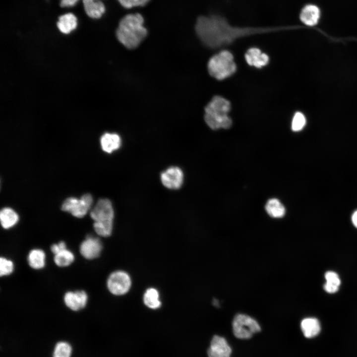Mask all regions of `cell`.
Returning <instances> with one entry per match:
<instances>
[{
    "instance_id": "22",
    "label": "cell",
    "mask_w": 357,
    "mask_h": 357,
    "mask_svg": "<svg viewBox=\"0 0 357 357\" xmlns=\"http://www.w3.org/2000/svg\"><path fill=\"white\" fill-rule=\"evenodd\" d=\"M326 283L324 285V290L328 293H335L338 291L341 281L338 274L333 271H328L325 274Z\"/></svg>"
},
{
    "instance_id": "4",
    "label": "cell",
    "mask_w": 357,
    "mask_h": 357,
    "mask_svg": "<svg viewBox=\"0 0 357 357\" xmlns=\"http://www.w3.org/2000/svg\"><path fill=\"white\" fill-rule=\"evenodd\" d=\"M237 68L233 55L226 50L213 56L207 63L209 74L218 80L230 77L236 72Z\"/></svg>"
},
{
    "instance_id": "20",
    "label": "cell",
    "mask_w": 357,
    "mask_h": 357,
    "mask_svg": "<svg viewBox=\"0 0 357 357\" xmlns=\"http://www.w3.org/2000/svg\"><path fill=\"white\" fill-rule=\"evenodd\" d=\"M45 253L40 249L31 250L28 255L29 266L34 269H41L45 265Z\"/></svg>"
},
{
    "instance_id": "12",
    "label": "cell",
    "mask_w": 357,
    "mask_h": 357,
    "mask_svg": "<svg viewBox=\"0 0 357 357\" xmlns=\"http://www.w3.org/2000/svg\"><path fill=\"white\" fill-rule=\"evenodd\" d=\"M232 349L226 340L219 336H214L207 351L208 357H230Z\"/></svg>"
},
{
    "instance_id": "9",
    "label": "cell",
    "mask_w": 357,
    "mask_h": 357,
    "mask_svg": "<svg viewBox=\"0 0 357 357\" xmlns=\"http://www.w3.org/2000/svg\"><path fill=\"white\" fill-rule=\"evenodd\" d=\"M162 184L171 189H177L181 187L183 180L182 170L177 167H171L161 175Z\"/></svg>"
},
{
    "instance_id": "25",
    "label": "cell",
    "mask_w": 357,
    "mask_h": 357,
    "mask_svg": "<svg viewBox=\"0 0 357 357\" xmlns=\"http://www.w3.org/2000/svg\"><path fill=\"white\" fill-rule=\"evenodd\" d=\"M72 348L66 342H59L55 346L53 357H70Z\"/></svg>"
},
{
    "instance_id": "10",
    "label": "cell",
    "mask_w": 357,
    "mask_h": 357,
    "mask_svg": "<svg viewBox=\"0 0 357 357\" xmlns=\"http://www.w3.org/2000/svg\"><path fill=\"white\" fill-rule=\"evenodd\" d=\"M79 249L83 257L91 260L100 255L102 249V244L99 238L89 236L82 242Z\"/></svg>"
},
{
    "instance_id": "19",
    "label": "cell",
    "mask_w": 357,
    "mask_h": 357,
    "mask_svg": "<svg viewBox=\"0 0 357 357\" xmlns=\"http://www.w3.org/2000/svg\"><path fill=\"white\" fill-rule=\"evenodd\" d=\"M0 220L1 226L5 229H8L16 225L19 220V217L13 209L6 207L0 211Z\"/></svg>"
},
{
    "instance_id": "1",
    "label": "cell",
    "mask_w": 357,
    "mask_h": 357,
    "mask_svg": "<svg viewBox=\"0 0 357 357\" xmlns=\"http://www.w3.org/2000/svg\"><path fill=\"white\" fill-rule=\"evenodd\" d=\"M278 27H238L232 25L224 17L219 15L199 16L195 29L202 43L212 49L231 45L238 39L284 29Z\"/></svg>"
},
{
    "instance_id": "5",
    "label": "cell",
    "mask_w": 357,
    "mask_h": 357,
    "mask_svg": "<svg viewBox=\"0 0 357 357\" xmlns=\"http://www.w3.org/2000/svg\"><path fill=\"white\" fill-rule=\"evenodd\" d=\"M232 326L235 336L241 339H249L253 334L261 330L255 319L243 314H237L234 317Z\"/></svg>"
},
{
    "instance_id": "30",
    "label": "cell",
    "mask_w": 357,
    "mask_h": 357,
    "mask_svg": "<svg viewBox=\"0 0 357 357\" xmlns=\"http://www.w3.org/2000/svg\"><path fill=\"white\" fill-rule=\"evenodd\" d=\"M65 249H66V246L64 241H60L58 243L54 244L51 247V250L54 254Z\"/></svg>"
},
{
    "instance_id": "2",
    "label": "cell",
    "mask_w": 357,
    "mask_h": 357,
    "mask_svg": "<svg viewBox=\"0 0 357 357\" xmlns=\"http://www.w3.org/2000/svg\"><path fill=\"white\" fill-rule=\"evenodd\" d=\"M143 23L144 19L139 13L126 15L120 21L116 30L118 40L126 48L135 49L147 34Z\"/></svg>"
},
{
    "instance_id": "31",
    "label": "cell",
    "mask_w": 357,
    "mask_h": 357,
    "mask_svg": "<svg viewBox=\"0 0 357 357\" xmlns=\"http://www.w3.org/2000/svg\"><path fill=\"white\" fill-rule=\"evenodd\" d=\"M78 0H61L60 5L61 7H71L75 5Z\"/></svg>"
},
{
    "instance_id": "3",
    "label": "cell",
    "mask_w": 357,
    "mask_h": 357,
    "mask_svg": "<svg viewBox=\"0 0 357 357\" xmlns=\"http://www.w3.org/2000/svg\"><path fill=\"white\" fill-rule=\"evenodd\" d=\"M231 108L230 102L220 95L214 96L204 109V120L213 130L230 128L232 119L229 116Z\"/></svg>"
},
{
    "instance_id": "21",
    "label": "cell",
    "mask_w": 357,
    "mask_h": 357,
    "mask_svg": "<svg viewBox=\"0 0 357 357\" xmlns=\"http://www.w3.org/2000/svg\"><path fill=\"white\" fill-rule=\"evenodd\" d=\"M265 210L270 216L275 218L283 217L286 213L284 206L276 198H272L267 201Z\"/></svg>"
},
{
    "instance_id": "34",
    "label": "cell",
    "mask_w": 357,
    "mask_h": 357,
    "mask_svg": "<svg viewBox=\"0 0 357 357\" xmlns=\"http://www.w3.org/2000/svg\"><path fill=\"white\" fill-rule=\"evenodd\" d=\"M89 0H83V2L89 1Z\"/></svg>"
},
{
    "instance_id": "6",
    "label": "cell",
    "mask_w": 357,
    "mask_h": 357,
    "mask_svg": "<svg viewBox=\"0 0 357 357\" xmlns=\"http://www.w3.org/2000/svg\"><path fill=\"white\" fill-rule=\"evenodd\" d=\"M92 203L91 195L87 193L82 195L79 199L75 197L67 198L61 205V210L80 218L86 214Z\"/></svg>"
},
{
    "instance_id": "8",
    "label": "cell",
    "mask_w": 357,
    "mask_h": 357,
    "mask_svg": "<svg viewBox=\"0 0 357 357\" xmlns=\"http://www.w3.org/2000/svg\"><path fill=\"white\" fill-rule=\"evenodd\" d=\"M94 222L113 223L114 211L111 202L106 198L100 199L90 213Z\"/></svg>"
},
{
    "instance_id": "28",
    "label": "cell",
    "mask_w": 357,
    "mask_h": 357,
    "mask_svg": "<svg viewBox=\"0 0 357 357\" xmlns=\"http://www.w3.org/2000/svg\"><path fill=\"white\" fill-rule=\"evenodd\" d=\"M13 264L12 261L4 257L0 258V276H7L10 274L13 270Z\"/></svg>"
},
{
    "instance_id": "11",
    "label": "cell",
    "mask_w": 357,
    "mask_h": 357,
    "mask_svg": "<svg viewBox=\"0 0 357 357\" xmlns=\"http://www.w3.org/2000/svg\"><path fill=\"white\" fill-rule=\"evenodd\" d=\"M88 300L86 293L83 291H69L64 296V302L67 307L73 311L83 309Z\"/></svg>"
},
{
    "instance_id": "32",
    "label": "cell",
    "mask_w": 357,
    "mask_h": 357,
    "mask_svg": "<svg viewBox=\"0 0 357 357\" xmlns=\"http://www.w3.org/2000/svg\"><path fill=\"white\" fill-rule=\"evenodd\" d=\"M352 221L354 226L357 228V210L355 211L353 214Z\"/></svg>"
},
{
    "instance_id": "16",
    "label": "cell",
    "mask_w": 357,
    "mask_h": 357,
    "mask_svg": "<svg viewBox=\"0 0 357 357\" xmlns=\"http://www.w3.org/2000/svg\"><path fill=\"white\" fill-rule=\"evenodd\" d=\"M300 327L304 336L307 338L316 336L321 330L319 322L315 318L303 319L301 322Z\"/></svg>"
},
{
    "instance_id": "13",
    "label": "cell",
    "mask_w": 357,
    "mask_h": 357,
    "mask_svg": "<svg viewBox=\"0 0 357 357\" xmlns=\"http://www.w3.org/2000/svg\"><path fill=\"white\" fill-rule=\"evenodd\" d=\"M245 60L247 63L256 68H262L269 63V57L258 48H249L246 52Z\"/></svg>"
},
{
    "instance_id": "15",
    "label": "cell",
    "mask_w": 357,
    "mask_h": 357,
    "mask_svg": "<svg viewBox=\"0 0 357 357\" xmlns=\"http://www.w3.org/2000/svg\"><path fill=\"white\" fill-rule=\"evenodd\" d=\"M121 138L116 133H106L100 139V144L102 150L108 153L118 150L121 145Z\"/></svg>"
},
{
    "instance_id": "27",
    "label": "cell",
    "mask_w": 357,
    "mask_h": 357,
    "mask_svg": "<svg viewBox=\"0 0 357 357\" xmlns=\"http://www.w3.org/2000/svg\"><path fill=\"white\" fill-rule=\"evenodd\" d=\"M93 227L96 233L99 236L107 237L111 236L113 230V223H101L94 222Z\"/></svg>"
},
{
    "instance_id": "23",
    "label": "cell",
    "mask_w": 357,
    "mask_h": 357,
    "mask_svg": "<svg viewBox=\"0 0 357 357\" xmlns=\"http://www.w3.org/2000/svg\"><path fill=\"white\" fill-rule=\"evenodd\" d=\"M143 301L147 307L152 309L158 308L161 305L159 293L154 288H150L146 290L143 296Z\"/></svg>"
},
{
    "instance_id": "29",
    "label": "cell",
    "mask_w": 357,
    "mask_h": 357,
    "mask_svg": "<svg viewBox=\"0 0 357 357\" xmlns=\"http://www.w3.org/2000/svg\"><path fill=\"white\" fill-rule=\"evenodd\" d=\"M120 4L126 8L146 5L150 0H118Z\"/></svg>"
},
{
    "instance_id": "26",
    "label": "cell",
    "mask_w": 357,
    "mask_h": 357,
    "mask_svg": "<svg viewBox=\"0 0 357 357\" xmlns=\"http://www.w3.org/2000/svg\"><path fill=\"white\" fill-rule=\"evenodd\" d=\"M306 124V119L304 115L299 112H296L292 119L291 128L294 131L301 130Z\"/></svg>"
},
{
    "instance_id": "17",
    "label": "cell",
    "mask_w": 357,
    "mask_h": 357,
    "mask_svg": "<svg viewBox=\"0 0 357 357\" xmlns=\"http://www.w3.org/2000/svg\"><path fill=\"white\" fill-rule=\"evenodd\" d=\"M77 25L76 17L71 13L60 16L57 22V26L60 31L64 34H68L74 30Z\"/></svg>"
},
{
    "instance_id": "33",
    "label": "cell",
    "mask_w": 357,
    "mask_h": 357,
    "mask_svg": "<svg viewBox=\"0 0 357 357\" xmlns=\"http://www.w3.org/2000/svg\"><path fill=\"white\" fill-rule=\"evenodd\" d=\"M213 304L214 306L218 307L220 305L219 301L218 299L214 298L213 300Z\"/></svg>"
},
{
    "instance_id": "18",
    "label": "cell",
    "mask_w": 357,
    "mask_h": 357,
    "mask_svg": "<svg viewBox=\"0 0 357 357\" xmlns=\"http://www.w3.org/2000/svg\"><path fill=\"white\" fill-rule=\"evenodd\" d=\"M83 2L86 14L92 18H100L105 11V6L101 1L89 0Z\"/></svg>"
},
{
    "instance_id": "14",
    "label": "cell",
    "mask_w": 357,
    "mask_h": 357,
    "mask_svg": "<svg viewBox=\"0 0 357 357\" xmlns=\"http://www.w3.org/2000/svg\"><path fill=\"white\" fill-rule=\"evenodd\" d=\"M320 15V10L317 6L313 4H308L302 9L299 17L303 23L307 26H312L318 23Z\"/></svg>"
},
{
    "instance_id": "7",
    "label": "cell",
    "mask_w": 357,
    "mask_h": 357,
    "mask_svg": "<svg viewBox=\"0 0 357 357\" xmlns=\"http://www.w3.org/2000/svg\"><path fill=\"white\" fill-rule=\"evenodd\" d=\"M131 286V280L129 276L122 271H117L112 273L107 281V287L110 292L117 296L126 294Z\"/></svg>"
},
{
    "instance_id": "24",
    "label": "cell",
    "mask_w": 357,
    "mask_h": 357,
    "mask_svg": "<svg viewBox=\"0 0 357 357\" xmlns=\"http://www.w3.org/2000/svg\"><path fill=\"white\" fill-rule=\"evenodd\" d=\"M74 260L73 253L67 248L55 254L54 262L59 267H66L70 265Z\"/></svg>"
}]
</instances>
